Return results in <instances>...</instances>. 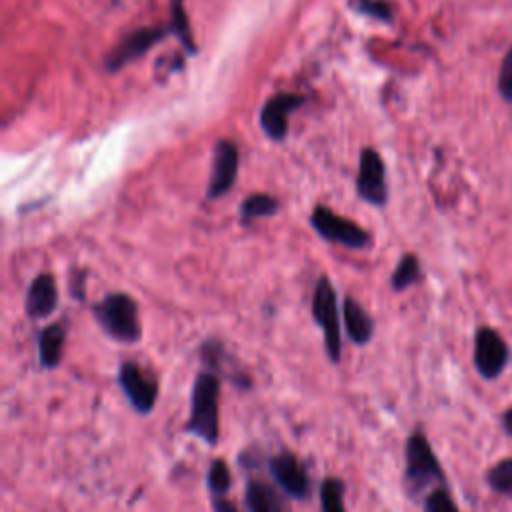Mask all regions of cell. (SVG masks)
Listing matches in <instances>:
<instances>
[{
  "mask_svg": "<svg viewBox=\"0 0 512 512\" xmlns=\"http://www.w3.org/2000/svg\"><path fill=\"white\" fill-rule=\"evenodd\" d=\"M220 390L222 378L216 372L206 368L196 372L184 432L192 434L208 448H216L220 442Z\"/></svg>",
  "mask_w": 512,
  "mask_h": 512,
  "instance_id": "6da1fadb",
  "label": "cell"
},
{
  "mask_svg": "<svg viewBox=\"0 0 512 512\" xmlns=\"http://www.w3.org/2000/svg\"><path fill=\"white\" fill-rule=\"evenodd\" d=\"M446 486V474L422 430H414L404 444L402 488L410 500L426 496L430 490Z\"/></svg>",
  "mask_w": 512,
  "mask_h": 512,
  "instance_id": "7a4b0ae2",
  "label": "cell"
},
{
  "mask_svg": "<svg viewBox=\"0 0 512 512\" xmlns=\"http://www.w3.org/2000/svg\"><path fill=\"white\" fill-rule=\"evenodd\" d=\"M92 314L108 338L120 344L140 342L142 322L138 314V304L130 294H124V292L106 294L100 302L92 306Z\"/></svg>",
  "mask_w": 512,
  "mask_h": 512,
  "instance_id": "3957f363",
  "label": "cell"
},
{
  "mask_svg": "<svg viewBox=\"0 0 512 512\" xmlns=\"http://www.w3.org/2000/svg\"><path fill=\"white\" fill-rule=\"evenodd\" d=\"M116 382L126 402L136 414L148 416L156 408L158 396H160V380L142 364L134 360L120 362L116 372Z\"/></svg>",
  "mask_w": 512,
  "mask_h": 512,
  "instance_id": "277c9868",
  "label": "cell"
},
{
  "mask_svg": "<svg viewBox=\"0 0 512 512\" xmlns=\"http://www.w3.org/2000/svg\"><path fill=\"white\" fill-rule=\"evenodd\" d=\"M312 316L322 328L324 350L332 364H338L342 358V336H340V316L336 304V292L326 276L316 282L312 296Z\"/></svg>",
  "mask_w": 512,
  "mask_h": 512,
  "instance_id": "5b68a950",
  "label": "cell"
},
{
  "mask_svg": "<svg viewBox=\"0 0 512 512\" xmlns=\"http://www.w3.org/2000/svg\"><path fill=\"white\" fill-rule=\"evenodd\" d=\"M268 472L274 484L292 500H308L312 494V480L304 460L288 448L266 458Z\"/></svg>",
  "mask_w": 512,
  "mask_h": 512,
  "instance_id": "8992f818",
  "label": "cell"
},
{
  "mask_svg": "<svg viewBox=\"0 0 512 512\" xmlns=\"http://www.w3.org/2000/svg\"><path fill=\"white\" fill-rule=\"evenodd\" d=\"M508 344L490 326H480L474 334V366L478 374L486 380L498 378L508 364Z\"/></svg>",
  "mask_w": 512,
  "mask_h": 512,
  "instance_id": "52a82bcc",
  "label": "cell"
},
{
  "mask_svg": "<svg viewBox=\"0 0 512 512\" xmlns=\"http://www.w3.org/2000/svg\"><path fill=\"white\" fill-rule=\"evenodd\" d=\"M310 222L322 238L344 244L348 248H364L370 242V236L358 224L334 214L326 206H316Z\"/></svg>",
  "mask_w": 512,
  "mask_h": 512,
  "instance_id": "ba28073f",
  "label": "cell"
},
{
  "mask_svg": "<svg viewBox=\"0 0 512 512\" xmlns=\"http://www.w3.org/2000/svg\"><path fill=\"white\" fill-rule=\"evenodd\" d=\"M356 192L370 204L382 206L388 198L384 162L376 150L364 148L360 154V170L356 178Z\"/></svg>",
  "mask_w": 512,
  "mask_h": 512,
  "instance_id": "9c48e42d",
  "label": "cell"
},
{
  "mask_svg": "<svg viewBox=\"0 0 512 512\" xmlns=\"http://www.w3.org/2000/svg\"><path fill=\"white\" fill-rule=\"evenodd\" d=\"M198 356H200L202 368L216 372L220 378L224 376L234 388H240V390L254 388V380L246 370L230 366V356L226 354V348L220 340L206 338L198 350Z\"/></svg>",
  "mask_w": 512,
  "mask_h": 512,
  "instance_id": "30bf717a",
  "label": "cell"
},
{
  "mask_svg": "<svg viewBox=\"0 0 512 512\" xmlns=\"http://www.w3.org/2000/svg\"><path fill=\"white\" fill-rule=\"evenodd\" d=\"M236 172H238V148L228 140H220L214 146L212 170L208 180V198L214 200L226 194L234 184Z\"/></svg>",
  "mask_w": 512,
  "mask_h": 512,
  "instance_id": "8fae6325",
  "label": "cell"
},
{
  "mask_svg": "<svg viewBox=\"0 0 512 512\" xmlns=\"http://www.w3.org/2000/svg\"><path fill=\"white\" fill-rule=\"evenodd\" d=\"M244 506L246 512H290L286 494L262 476H248L244 484Z\"/></svg>",
  "mask_w": 512,
  "mask_h": 512,
  "instance_id": "7c38bea8",
  "label": "cell"
},
{
  "mask_svg": "<svg viewBox=\"0 0 512 512\" xmlns=\"http://www.w3.org/2000/svg\"><path fill=\"white\" fill-rule=\"evenodd\" d=\"M304 102L302 96L298 94H276L270 98L262 112H260V126L266 132L268 138L272 140H282L288 130V116L292 110H296Z\"/></svg>",
  "mask_w": 512,
  "mask_h": 512,
  "instance_id": "4fadbf2b",
  "label": "cell"
},
{
  "mask_svg": "<svg viewBox=\"0 0 512 512\" xmlns=\"http://www.w3.org/2000/svg\"><path fill=\"white\" fill-rule=\"evenodd\" d=\"M58 306V286L52 274H38L28 286L24 310L28 318L42 320L48 318Z\"/></svg>",
  "mask_w": 512,
  "mask_h": 512,
  "instance_id": "5bb4252c",
  "label": "cell"
},
{
  "mask_svg": "<svg viewBox=\"0 0 512 512\" xmlns=\"http://www.w3.org/2000/svg\"><path fill=\"white\" fill-rule=\"evenodd\" d=\"M166 34V30L162 28H142L132 32L130 36H126L110 54H108V70H118L124 64L132 62L134 58H138L140 54H144L152 44H156L162 36Z\"/></svg>",
  "mask_w": 512,
  "mask_h": 512,
  "instance_id": "9a60e30c",
  "label": "cell"
},
{
  "mask_svg": "<svg viewBox=\"0 0 512 512\" xmlns=\"http://www.w3.org/2000/svg\"><path fill=\"white\" fill-rule=\"evenodd\" d=\"M66 326L64 322L48 324L38 332V364L42 370H54L64 358Z\"/></svg>",
  "mask_w": 512,
  "mask_h": 512,
  "instance_id": "2e32d148",
  "label": "cell"
},
{
  "mask_svg": "<svg viewBox=\"0 0 512 512\" xmlns=\"http://www.w3.org/2000/svg\"><path fill=\"white\" fill-rule=\"evenodd\" d=\"M342 316H344L346 334H348L352 344L364 346V344H368L372 340V336H374V320L352 296H348L344 300Z\"/></svg>",
  "mask_w": 512,
  "mask_h": 512,
  "instance_id": "e0dca14e",
  "label": "cell"
},
{
  "mask_svg": "<svg viewBox=\"0 0 512 512\" xmlns=\"http://www.w3.org/2000/svg\"><path fill=\"white\" fill-rule=\"evenodd\" d=\"M344 496H346V482L338 476H324L318 486L320 512H348Z\"/></svg>",
  "mask_w": 512,
  "mask_h": 512,
  "instance_id": "ac0fdd59",
  "label": "cell"
},
{
  "mask_svg": "<svg viewBox=\"0 0 512 512\" xmlns=\"http://www.w3.org/2000/svg\"><path fill=\"white\" fill-rule=\"evenodd\" d=\"M232 470L224 458H214L206 470L208 496H228L232 488Z\"/></svg>",
  "mask_w": 512,
  "mask_h": 512,
  "instance_id": "d6986e66",
  "label": "cell"
},
{
  "mask_svg": "<svg viewBox=\"0 0 512 512\" xmlns=\"http://www.w3.org/2000/svg\"><path fill=\"white\" fill-rule=\"evenodd\" d=\"M278 210V200L268 194H252L244 200L240 208V218L242 222L262 218V216H272Z\"/></svg>",
  "mask_w": 512,
  "mask_h": 512,
  "instance_id": "ffe728a7",
  "label": "cell"
},
{
  "mask_svg": "<svg viewBox=\"0 0 512 512\" xmlns=\"http://www.w3.org/2000/svg\"><path fill=\"white\" fill-rule=\"evenodd\" d=\"M420 280V262L414 254H406L402 256V260L398 262L394 274H392V288L396 292L400 290H406L408 286L416 284Z\"/></svg>",
  "mask_w": 512,
  "mask_h": 512,
  "instance_id": "44dd1931",
  "label": "cell"
},
{
  "mask_svg": "<svg viewBox=\"0 0 512 512\" xmlns=\"http://www.w3.org/2000/svg\"><path fill=\"white\" fill-rule=\"evenodd\" d=\"M486 484L498 494H510L512 492V458H504L496 462L486 472Z\"/></svg>",
  "mask_w": 512,
  "mask_h": 512,
  "instance_id": "7402d4cb",
  "label": "cell"
},
{
  "mask_svg": "<svg viewBox=\"0 0 512 512\" xmlns=\"http://www.w3.org/2000/svg\"><path fill=\"white\" fill-rule=\"evenodd\" d=\"M424 512H460L446 486H438L424 496Z\"/></svg>",
  "mask_w": 512,
  "mask_h": 512,
  "instance_id": "603a6c76",
  "label": "cell"
},
{
  "mask_svg": "<svg viewBox=\"0 0 512 512\" xmlns=\"http://www.w3.org/2000/svg\"><path fill=\"white\" fill-rule=\"evenodd\" d=\"M170 6H172V30L176 32V36L180 38L184 48L194 52L196 48H194V42H192V36H190V28H188V20H186L182 0H170Z\"/></svg>",
  "mask_w": 512,
  "mask_h": 512,
  "instance_id": "cb8c5ba5",
  "label": "cell"
},
{
  "mask_svg": "<svg viewBox=\"0 0 512 512\" xmlns=\"http://www.w3.org/2000/svg\"><path fill=\"white\" fill-rule=\"evenodd\" d=\"M496 84H498V94L502 96V100L512 104V46L508 48V52L504 54V58L500 62Z\"/></svg>",
  "mask_w": 512,
  "mask_h": 512,
  "instance_id": "d4e9b609",
  "label": "cell"
},
{
  "mask_svg": "<svg viewBox=\"0 0 512 512\" xmlns=\"http://www.w3.org/2000/svg\"><path fill=\"white\" fill-rule=\"evenodd\" d=\"M350 4L356 10H362L370 16H374V18H380V20H390L392 18L388 4L382 2V0H350Z\"/></svg>",
  "mask_w": 512,
  "mask_h": 512,
  "instance_id": "484cf974",
  "label": "cell"
},
{
  "mask_svg": "<svg viewBox=\"0 0 512 512\" xmlns=\"http://www.w3.org/2000/svg\"><path fill=\"white\" fill-rule=\"evenodd\" d=\"M210 508L212 512H240L238 506L226 496H210Z\"/></svg>",
  "mask_w": 512,
  "mask_h": 512,
  "instance_id": "4316f807",
  "label": "cell"
},
{
  "mask_svg": "<svg viewBox=\"0 0 512 512\" xmlns=\"http://www.w3.org/2000/svg\"><path fill=\"white\" fill-rule=\"evenodd\" d=\"M502 426H504V430L512 436V408H508V410L502 414Z\"/></svg>",
  "mask_w": 512,
  "mask_h": 512,
  "instance_id": "83f0119b",
  "label": "cell"
}]
</instances>
